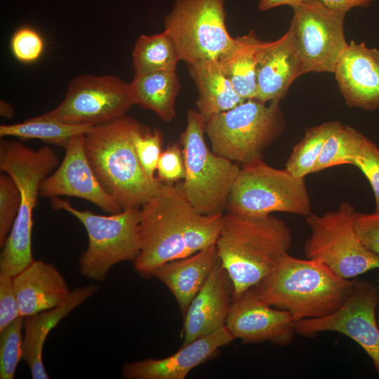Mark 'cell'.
I'll return each instance as SVG.
<instances>
[{
	"label": "cell",
	"mask_w": 379,
	"mask_h": 379,
	"mask_svg": "<svg viewBox=\"0 0 379 379\" xmlns=\"http://www.w3.org/2000/svg\"><path fill=\"white\" fill-rule=\"evenodd\" d=\"M51 206L77 218L88 234V246L79 258L82 276L105 281L110 269L119 262H133L140 253V208L122 210L109 215L95 214L74 208L69 201L53 197Z\"/></svg>",
	"instance_id": "cell-8"
},
{
	"label": "cell",
	"mask_w": 379,
	"mask_h": 379,
	"mask_svg": "<svg viewBox=\"0 0 379 379\" xmlns=\"http://www.w3.org/2000/svg\"><path fill=\"white\" fill-rule=\"evenodd\" d=\"M292 241L287 224L272 214L224 213L215 244L233 284L232 299L265 278L288 253Z\"/></svg>",
	"instance_id": "cell-2"
},
{
	"label": "cell",
	"mask_w": 379,
	"mask_h": 379,
	"mask_svg": "<svg viewBox=\"0 0 379 379\" xmlns=\"http://www.w3.org/2000/svg\"><path fill=\"white\" fill-rule=\"evenodd\" d=\"M135 75L159 71H175L180 58L174 43L166 32L141 35L132 51Z\"/></svg>",
	"instance_id": "cell-28"
},
{
	"label": "cell",
	"mask_w": 379,
	"mask_h": 379,
	"mask_svg": "<svg viewBox=\"0 0 379 379\" xmlns=\"http://www.w3.org/2000/svg\"><path fill=\"white\" fill-rule=\"evenodd\" d=\"M355 212L351 204L343 202L337 211L306 216L311 231L304 246L306 258L321 261L347 279L379 269V255L364 245L356 232Z\"/></svg>",
	"instance_id": "cell-10"
},
{
	"label": "cell",
	"mask_w": 379,
	"mask_h": 379,
	"mask_svg": "<svg viewBox=\"0 0 379 379\" xmlns=\"http://www.w3.org/2000/svg\"><path fill=\"white\" fill-rule=\"evenodd\" d=\"M379 284L368 280L355 281L345 302L331 314L296 321L295 332L313 338L323 332L343 334L357 343L371 358L379 373Z\"/></svg>",
	"instance_id": "cell-14"
},
{
	"label": "cell",
	"mask_w": 379,
	"mask_h": 379,
	"mask_svg": "<svg viewBox=\"0 0 379 379\" xmlns=\"http://www.w3.org/2000/svg\"><path fill=\"white\" fill-rule=\"evenodd\" d=\"M365 137L340 123L326 140L313 173L339 165H353Z\"/></svg>",
	"instance_id": "cell-29"
},
{
	"label": "cell",
	"mask_w": 379,
	"mask_h": 379,
	"mask_svg": "<svg viewBox=\"0 0 379 379\" xmlns=\"http://www.w3.org/2000/svg\"><path fill=\"white\" fill-rule=\"evenodd\" d=\"M303 1L304 0H259L258 8L260 11H265L284 5L293 7Z\"/></svg>",
	"instance_id": "cell-40"
},
{
	"label": "cell",
	"mask_w": 379,
	"mask_h": 379,
	"mask_svg": "<svg viewBox=\"0 0 379 379\" xmlns=\"http://www.w3.org/2000/svg\"><path fill=\"white\" fill-rule=\"evenodd\" d=\"M187 65L198 91L197 111L204 123L245 100L223 72L218 60H201Z\"/></svg>",
	"instance_id": "cell-24"
},
{
	"label": "cell",
	"mask_w": 379,
	"mask_h": 379,
	"mask_svg": "<svg viewBox=\"0 0 379 379\" xmlns=\"http://www.w3.org/2000/svg\"><path fill=\"white\" fill-rule=\"evenodd\" d=\"M93 126L68 124L41 114L21 123L1 125L0 137L38 139L65 148L73 137L86 134Z\"/></svg>",
	"instance_id": "cell-27"
},
{
	"label": "cell",
	"mask_w": 379,
	"mask_h": 379,
	"mask_svg": "<svg viewBox=\"0 0 379 379\" xmlns=\"http://www.w3.org/2000/svg\"><path fill=\"white\" fill-rule=\"evenodd\" d=\"M13 286L24 317L62 305L71 293L58 270L42 260H34L13 277Z\"/></svg>",
	"instance_id": "cell-21"
},
{
	"label": "cell",
	"mask_w": 379,
	"mask_h": 379,
	"mask_svg": "<svg viewBox=\"0 0 379 379\" xmlns=\"http://www.w3.org/2000/svg\"><path fill=\"white\" fill-rule=\"evenodd\" d=\"M20 316L13 277L0 274V332Z\"/></svg>",
	"instance_id": "cell-37"
},
{
	"label": "cell",
	"mask_w": 379,
	"mask_h": 379,
	"mask_svg": "<svg viewBox=\"0 0 379 379\" xmlns=\"http://www.w3.org/2000/svg\"><path fill=\"white\" fill-rule=\"evenodd\" d=\"M267 44L250 30L246 34L234 37L231 46L218 58L223 72L244 100L256 97L257 67Z\"/></svg>",
	"instance_id": "cell-25"
},
{
	"label": "cell",
	"mask_w": 379,
	"mask_h": 379,
	"mask_svg": "<svg viewBox=\"0 0 379 379\" xmlns=\"http://www.w3.org/2000/svg\"><path fill=\"white\" fill-rule=\"evenodd\" d=\"M215 244L159 267L152 277L173 295L182 316L218 260Z\"/></svg>",
	"instance_id": "cell-22"
},
{
	"label": "cell",
	"mask_w": 379,
	"mask_h": 379,
	"mask_svg": "<svg viewBox=\"0 0 379 379\" xmlns=\"http://www.w3.org/2000/svg\"><path fill=\"white\" fill-rule=\"evenodd\" d=\"M20 205V193L13 179L7 173L0 174V246L10 234Z\"/></svg>",
	"instance_id": "cell-33"
},
{
	"label": "cell",
	"mask_w": 379,
	"mask_h": 379,
	"mask_svg": "<svg viewBox=\"0 0 379 379\" xmlns=\"http://www.w3.org/2000/svg\"><path fill=\"white\" fill-rule=\"evenodd\" d=\"M24 317L20 316L0 332V378L13 379L22 359Z\"/></svg>",
	"instance_id": "cell-31"
},
{
	"label": "cell",
	"mask_w": 379,
	"mask_h": 379,
	"mask_svg": "<svg viewBox=\"0 0 379 379\" xmlns=\"http://www.w3.org/2000/svg\"><path fill=\"white\" fill-rule=\"evenodd\" d=\"M333 73L346 104L364 110L379 109V50L351 41Z\"/></svg>",
	"instance_id": "cell-17"
},
{
	"label": "cell",
	"mask_w": 379,
	"mask_h": 379,
	"mask_svg": "<svg viewBox=\"0 0 379 379\" xmlns=\"http://www.w3.org/2000/svg\"><path fill=\"white\" fill-rule=\"evenodd\" d=\"M133 105L130 83L114 75L80 74L69 83L63 100L44 115L68 124L98 126L125 117Z\"/></svg>",
	"instance_id": "cell-12"
},
{
	"label": "cell",
	"mask_w": 379,
	"mask_h": 379,
	"mask_svg": "<svg viewBox=\"0 0 379 379\" xmlns=\"http://www.w3.org/2000/svg\"><path fill=\"white\" fill-rule=\"evenodd\" d=\"M157 178L164 183H173L185 178L182 151L178 144L162 151L157 166Z\"/></svg>",
	"instance_id": "cell-36"
},
{
	"label": "cell",
	"mask_w": 379,
	"mask_h": 379,
	"mask_svg": "<svg viewBox=\"0 0 379 379\" xmlns=\"http://www.w3.org/2000/svg\"><path fill=\"white\" fill-rule=\"evenodd\" d=\"M226 211L264 216L274 212L307 216L311 213L305 178L278 169L258 158L243 164L231 189Z\"/></svg>",
	"instance_id": "cell-9"
},
{
	"label": "cell",
	"mask_w": 379,
	"mask_h": 379,
	"mask_svg": "<svg viewBox=\"0 0 379 379\" xmlns=\"http://www.w3.org/2000/svg\"><path fill=\"white\" fill-rule=\"evenodd\" d=\"M84 135L73 137L65 147L64 158L56 169L41 182L39 196H59L85 199L104 211L117 213L122 211L99 182L86 156Z\"/></svg>",
	"instance_id": "cell-15"
},
{
	"label": "cell",
	"mask_w": 379,
	"mask_h": 379,
	"mask_svg": "<svg viewBox=\"0 0 379 379\" xmlns=\"http://www.w3.org/2000/svg\"><path fill=\"white\" fill-rule=\"evenodd\" d=\"M285 124L280 100L248 99L210 118L204 128L215 154L243 164L262 158Z\"/></svg>",
	"instance_id": "cell-6"
},
{
	"label": "cell",
	"mask_w": 379,
	"mask_h": 379,
	"mask_svg": "<svg viewBox=\"0 0 379 379\" xmlns=\"http://www.w3.org/2000/svg\"><path fill=\"white\" fill-rule=\"evenodd\" d=\"M58 163L57 154L48 147L33 149L17 140L1 139L0 169L18 185L20 205L2 247L0 274L15 277L34 260L32 249L33 212L41 182Z\"/></svg>",
	"instance_id": "cell-5"
},
{
	"label": "cell",
	"mask_w": 379,
	"mask_h": 379,
	"mask_svg": "<svg viewBox=\"0 0 379 379\" xmlns=\"http://www.w3.org/2000/svg\"><path fill=\"white\" fill-rule=\"evenodd\" d=\"M225 0H175L164 18L180 60L217 59L233 44L226 27Z\"/></svg>",
	"instance_id": "cell-11"
},
{
	"label": "cell",
	"mask_w": 379,
	"mask_h": 379,
	"mask_svg": "<svg viewBox=\"0 0 379 379\" xmlns=\"http://www.w3.org/2000/svg\"><path fill=\"white\" fill-rule=\"evenodd\" d=\"M224 213H200L185 197L182 184L164 183L140 208V253L135 271L149 278L161 265L215 243Z\"/></svg>",
	"instance_id": "cell-1"
},
{
	"label": "cell",
	"mask_w": 379,
	"mask_h": 379,
	"mask_svg": "<svg viewBox=\"0 0 379 379\" xmlns=\"http://www.w3.org/2000/svg\"><path fill=\"white\" fill-rule=\"evenodd\" d=\"M99 286L89 284L71 291L68 299L62 305L46 311L25 317L22 359L28 365L33 379H48L43 362V348L46 337L57 324L93 295Z\"/></svg>",
	"instance_id": "cell-23"
},
{
	"label": "cell",
	"mask_w": 379,
	"mask_h": 379,
	"mask_svg": "<svg viewBox=\"0 0 379 379\" xmlns=\"http://www.w3.org/2000/svg\"><path fill=\"white\" fill-rule=\"evenodd\" d=\"M354 224L364 245L379 255V213H363L356 211Z\"/></svg>",
	"instance_id": "cell-38"
},
{
	"label": "cell",
	"mask_w": 379,
	"mask_h": 379,
	"mask_svg": "<svg viewBox=\"0 0 379 379\" xmlns=\"http://www.w3.org/2000/svg\"><path fill=\"white\" fill-rule=\"evenodd\" d=\"M233 293L232 282L218 259L183 316V345L225 326Z\"/></svg>",
	"instance_id": "cell-18"
},
{
	"label": "cell",
	"mask_w": 379,
	"mask_h": 379,
	"mask_svg": "<svg viewBox=\"0 0 379 379\" xmlns=\"http://www.w3.org/2000/svg\"><path fill=\"white\" fill-rule=\"evenodd\" d=\"M296 321L289 312L266 304L248 290L232 299L225 326L244 343L284 347L294 338Z\"/></svg>",
	"instance_id": "cell-16"
},
{
	"label": "cell",
	"mask_w": 379,
	"mask_h": 379,
	"mask_svg": "<svg viewBox=\"0 0 379 379\" xmlns=\"http://www.w3.org/2000/svg\"><path fill=\"white\" fill-rule=\"evenodd\" d=\"M377 320H378V326H379V305H378V310H377Z\"/></svg>",
	"instance_id": "cell-42"
},
{
	"label": "cell",
	"mask_w": 379,
	"mask_h": 379,
	"mask_svg": "<svg viewBox=\"0 0 379 379\" xmlns=\"http://www.w3.org/2000/svg\"><path fill=\"white\" fill-rule=\"evenodd\" d=\"M234 339L225 326L182 345L180 350L165 358L127 363L122 368L121 375L126 379H185L193 368L212 359L221 347Z\"/></svg>",
	"instance_id": "cell-19"
},
{
	"label": "cell",
	"mask_w": 379,
	"mask_h": 379,
	"mask_svg": "<svg viewBox=\"0 0 379 379\" xmlns=\"http://www.w3.org/2000/svg\"><path fill=\"white\" fill-rule=\"evenodd\" d=\"M11 49L15 58L25 63L36 61L44 50V41L37 31L29 27L17 29L11 40Z\"/></svg>",
	"instance_id": "cell-34"
},
{
	"label": "cell",
	"mask_w": 379,
	"mask_h": 379,
	"mask_svg": "<svg viewBox=\"0 0 379 379\" xmlns=\"http://www.w3.org/2000/svg\"><path fill=\"white\" fill-rule=\"evenodd\" d=\"M376 282L379 284V277L377 279Z\"/></svg>",
	"instance_id": "cell-43"
},
{
	"label": "cell",
	"mask_w": 379,
	"mask_h": 379,
	"mask_svg": "<svg viewBox=\"0 0 379 379\" xmlns=\"http://www.w3.org/2000/svg\"><path fill=\"white\" fill-rule=\"evenodd\" d=\"M131 84L135 105L154 112L164 122L175 117V98L180 84L175 71L135 75Z\"/></svg>",
	"instance_id": "cell-26"
},
{
	"label": "cell",
	"mask_w": 379,
	"mask_h": 379,
	"mask_svg": "<svg viewBox=\"0 0 379 379\" xmlns=\"http://www.w3.org/2000/svg\"><path fill=\"white\" fill-rule=\"evenodd\" d=\"M162 133L157 128L150 129L140 124L133 135L134 147L140 163L152 178H155V171L162 152Z\"/></svg>",
	"instance_id": "cell-32"
},
{
	"label": "cell",
	"mask_w": 379,
	"mask_h": 379,
	"mask_svg": "<svg viewBox=\"0 0 379 379\" xmlns=\"http://www.w3.org/2000/svg\"><path fill=\"white\" fill-rule=\"evenodd\" d=\"M0 114L3 117L11 118L14 114L13 106L5 100L0 101Z\"/></svg>",
	"instance_id": "cell-41"
},
{
	"label": "cell",
	"mask_w": 379,
	"mask_h": 379,
	"mask_svg": "<svg viewBox=\"0 0 379 379\" xmlns=\"http://www.w3.org/2000/svg\"><path fill=\"white\" fill-rule=\"evenodd\" d=\"M204 126L197 111L189 109L186 127L180 135L185 170L182 190L200 213L221 214L226 210L240 167L208 148Z\"/></svg>",
	"instance_id": "cell-7"
},
{
	"label": "cell",
	"mask_w": 379,
	"mask_h": 379,
	"mask_svg": "<svg viewBox=\"0 0 379 379\" xmlns=\"http://www.w3.org/2000/svg\"><path fill=\"white\" fill-rule=\"evenodd\" d=\"M357 166L368 180L375 197V211L379 213V147L365 137L359 152L354 159Z\"/></svg>",
	"instance_id": "cell-35"
},
{
	"label": "cell",
	"mask_w": 379,
	"mask_h": 379,
	"mask_svg": "<svg viewBox=\"0 0 379 379\" xmlns=\"http://www.w3.org/2000/svg\"><path fill=\"white\" fill-rule=\"evenodd\" d=\"M140 124L125 116L93 126L84 135L85 152L93 170L122 210L140 208L164 185L146 173L137 156L133 135Z\"/></svg>",
	"instance_id": "cell-4"
},
{
	"label": "cell",
	"mask_w": 379,
	"mask_h": 379,
	"mask_svg": "<svg viewBox=\"0 0 379 379\" xmlns=\"http://www.w3.org/2000/svg\"><path fill=\"white\" fill-rule=\"evenodd\" d=\"M292 8L289 29L304 74L333 72L347 44L343 27L347 13L329 8L319 0H304Z\"/></svg>",
	"instance_id": "cell-13"
},
{
	"label": "cell",
	"mask_w": 379,
	"mask_h": 379,
	"mask_svg": "<svg viewBox=\"0 0 379 379\" xmlns=\"http://www.w3.org/2000/svg\"><path fill=\"white\" fill-rule=\"evenodd\" d=\"M355 281L343 278L316 259L284 255L273 270L248 289L297 321L327 316L348 298Z\"/></svg>",
	"instance_id": "cell-3"
},
{
	"label": "cell",
	"mask_w": 379,
	"mask_h": 379,
	"mask_svg": "<svg viewBox=\"0 0 379 379\" xmlns=\"http://www.w3.org/2000/svg\"><path fill=\"white\" fill-rule=\"evenodd\" d=\"M304 74L291 29L279 39L267 41L257 67L255 99L267 103L280 100L293 82Z\"/></svg>",
	"instance_id": "cell-20"
},
{
	"label": "cell",
	"mask_w": 379,
	"mask_h": 379,
	"mask_svg": "<svg viewBox=\"0 0 379 379\" xmlns=\"http://www.w3.org/2000/svg\"><path fill=\"white\" fill-rule=\"evenodd\" d=\"M340 124L338 121H326L308 128L293 147L286 168L299 178L312 173L326 140Z\"/></svg>",
	"instance_id": "cell-30"
},
{
	"label": "cell",
	"mask_w": 379,
	"mask_h": 379,
	"mask_svg": "<svg viewBox=\"0 0 379 379\" xmlns=\"http://www.w3.org/2000/svg\"><path fill=\"white\" fill-rule=\"evenodd\" d=\"M329 8L347 12L354 7L368 6L375 0H319Z\"/></svg>",
	"instance_id": "cell-39"
}]
</instances>
